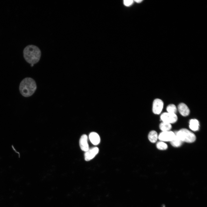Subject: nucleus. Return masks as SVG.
Wrapping results in <instances>:
<instances>
[{
  "mask_svg": "<svg viewBox=\"0 0 207 207\" xmlns=\"http://www.w3.org/2000/svg\"><path fill=\"white\" fill-rule=\"evenodd\" d=\"M34 65V64H31V67H32Z\"/></svg>",
  "mask_w": 207,
  "mask_h": 207,
  "instance_id": "19",
  "label": "nucleus"
},
{
  "mask_svg": "<svg viewBox=\"0 0 207 207\" xmlns=\"http://www.w3.org/2000/svg\"><path fill=\"white\" fill-rule=\"evenodd\" d=\"M159 127L160 130L164 132L169 131L171 129L172 126L170 123L162 122L160 124Z\"/></svg>",
  "mask_w": 207,
  "mask_h": 207,
  "instance_id": "13",
  "label": "nucleus"
},
{
  "mask_svg": "<svg viewBox=\"0 0 207 207\" xmlns=\"http://www.w3.org/2000/svg\"><path fill=\"white\" fill-rule=\"evenodd\" d=\"M158 138L157 133L154 131H152L149 133L148 138L152 143H154L156 142Z\"/></svg>",
  "mask_w": 207,
  "mask_h": 207,
  "instance_id": "12",
  "label": "nucleus"
},
{
  "mask_svg": "<svg viewBox=\"0 0 207 207\" xmlns=\"http://www.w3.org/2000/svg\"><path fill=\"white\" fill-rule=\"evenodd\" d=\"M183 142L180 140L176 135L174 139L170 141L171 145L173 147H178L181 146Z\"/></svg>",
  "mask_w": 207,
  "mask_h": 207,
  "instance_id": "14",
  "label": "nucleus"
},
{
  "mask_svg": "<svg viewBox=\"0 0 207 207\" xmlns=\"http://www.w3.org/2000/svg\"><path fill=\"white\" fill-rule=\"evenodd\" d=\"M164 105L163 101L159 99H156L153 101L152 111L155 114H159L162 112Z\"/></svg>",
  "mask_w": 207,
  "mask_h": 207,
  "instance_id": "6",
  "label": "nucleus"
},
{
  "mask_svg": "<svg viewBox=\"0 0 207 207\" xmlns=\"http://www.w3.org/2000/svg\"><path fill=\"white\" fill-rule=\"evenodd\" d=\"M175 133L171 131L162 132L159 134L158 138L162 141H171L175 137Z\"/></svg>",
  "mask_w": 207,
  "mask_h": 207,
  "instance_id": "5",
  "label": "nucleus"
},
{
  "mask_svg": "<svg viewBox=\"0 0 207 207\" xmlns=\"http://www.w3.org/2000/svg\"><path fill=\"white\" fill-rule=\"evenodd\" d=\"M23 54L26 62L31 64H34L39 61L41 56V52L37 46L29 45L24 48Z\"/></svg>",
  "mask_w": 207,
  "mask_h": 207,
  "instance_id": "1",
  "label": "nucleus"
},
{
  "mask_svg": "<svg viewBox=\"0 0 207 207\" xmlns=\"http://www.w3.org/2000/svg\"><path fill=\"white\" fill-rule=\"evenodd\" d=\"M133 3V1L132 0H124L123 1V3L126 6H129L131 5Z\"/></svg>",
  "mask_w": 207,
  "mask_h": 207,
  "instance_id": "17",
  "label": "nucleus"
},
{
  "mask_svg": "<svg viewBox=\"0 0 207 207\" xmlns=\"http://www.w3.org/2000/svg\"><path fill=\"white\" fill-rule=\"evenodd\" d=\"M189 127L192 131H196L199 129V123L198 121L196 119H191L189 122Z\"/></svg>",
  "mask_w": 207,
  "mask_h": 207,
  "instance_id": "11",
  "label": "nucleus"
},
{
  "mask_svg": "<svg viewBox=\"0 0 207 207\" xmlns=\"http://www.w3.org/2000/svg\"><path fill=\"white\" fill-rule=\"evenodd\" d=\"M37 88L35 81L32 78L26 77L20 82L19 87L20 92L24 97H28L32 96Z\"/></svg>",
  "mask_w": 207,
  "mask_h": 207,
  "instance_id": "2",
  "label": "nucleus"
},
{
  "mask_svg": "<svg viewBox=\"0 0 207 207\" xmlns=\"http://www.w3.org/2000/svg\"><path fill=\"white\" fill-rule=\"evenodd\" d=\"M166 110L168 112L176 114L177 110V107L175 105L170 104L167 106Z\"/></svg>",
  "mask_w": 207,
  "mask_h": 207,
  "instance_id": "15",
  "label": "nucleus"
},
{
  "mask_svg": "<svg viewBox=\"0 0 207 207\" xmlns=\"http://www.w3.org/2000/svg\"><path fill=\"white\" fill-rule=\"evenodd\" d=\"M89 139L91 143L94 145L98 144L100 142V138L99 135L96 132H92L89 136Z\"/></svg>",
  "mask_w": 207,
  "mask_h": 207,
  "instance_id": "10",
  "label": "nucleus"
},
{
  "mask_svg": "<svg viewBox=\"0 0 207 207\" xmlns=\"http://www.w3.org/2000/svg\"><path fill=\"white\" fill-rule=\"evenodd\" d=\"M87 140V137L85 134L82 135L79 140L80 148L82 150L85 152L89 149Z\"/></svg>",
  "mask_w": 207,
  "mask_h": 207,
  "instance_id": "8",
  "label": "nucleus"
},
{
  "mask_svg": "<svg viewBox=\"0 0 207 207\" xmlns=\"http://www.w3.org/2000/svg\"><path fill=\"white\" fill-rule=\"evenodd\" d=\"M175 133L177 137L183 142L191 143L195 140V135L187 129H183Z\"/></svg>",
  "mask_w": 207,
  "mask_h": 207,
  "instance_id": "3",
  "label": "nucleus"
},
{
  "mask_svg": "<svg viewBox=\"0 0 207 207\" xmlns=\"http://www.w3.org/2000/svg\"><path fill=\"white\" fill-rule=\"evenodd\" d=\"M178 111L182 116H186L189 115L190 110L187 106L184 103H181L178 106Z\"/></svg>",
  "mask_w": 207,
  "mask_h": 207,
  "instance_id": "9",
  "label": "nucleus"
},
{
  "mask_svg": "<svg viewBox=\"0 0 207 207\" xmlns=\"http://www.w3.org/2000/svg\"><path fill=\"white\" fill-rule=\"evenodd\" d=\"M134 1L136 3H141L143 1L142 0H136Z\"/></svg>",
  "mask_w": 207,
  "mask_h": 207,
  "instance_id": "18",
  "label": "nucleus"
},
{
  "mask_svg": "<svg viewBox=\"0 0 207 207\" xmlns=\"http://www.w3.org/2000/svg\"><path fill=\"white\" fill-rule=\"evenodd\" d=\"M160 119L162 122L171 124L176 122L177 120V117L176 114L168 112H164L160 116Z\"/></svg>",
  "mask_w": 207,
  "mask_h": 207,
  "instance_id": "4",
  "label": "nucleus"
},
{
  "mask_svg": "<svg viewBox=\"0 0 207 207\" xmlns=\"http://www.w3.org/2000/svg\"><path fill=\"white\" fill-rule=\"evenodd\" d=\"M157 148L160 150H165L168 148L167 145L163 141H160L156 144Z\"/></svg>",
  "mask_w": 207,
  "mask_h": 207,
  "instance_id": "16",
  "label": "nucleus"
},
{
  "mask_svg": "<svg viewBox=\"0 0 207 207\" xmlns=\"http://www.w3.org/2000/svg\"><path fill=\"white\" fill-rule=\"evenodd\" d=\"M99 148L94 147L89 149L85 152L84 154L85 159L86 161H89L93 158L99 152Z\"/></svg>",
  "mask_w": 207,
  "mask_h": 207,
  "instance_id": "7",
  "label": "nucleus"
}]
</instances>
